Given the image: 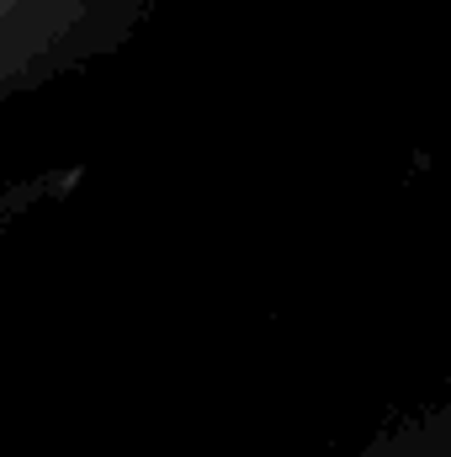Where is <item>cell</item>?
I'll return each instance as SVG.
<instances>
[{
  "instance_id": "cell-1",
  "label": "cell",
  "mask_w": 451,
  "mask_h": 457,
  "mask_svg": "<svg viewBox=\"0 0 451 457\" xmlns=\"http://www.w3.org/2000/svg\"><path fill=\"white\" fill-rule=\"evenodd\" d=\"M324 457H451V399L430 404V410H414V415L372 431L366 442Z\"/></svg>"
}]
</instances>
